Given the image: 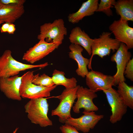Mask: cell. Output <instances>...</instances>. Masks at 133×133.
I'll list each match as a JSON object with an SVG mask.
<instances>
[{"label": "cell", "instance_id": "19", "mask_svg": "<svg viewBox=\"0 0 133 133\" xmlns=\"http://www.w3.org/2000/svg\"><path fill=\"white\" fill-rule=\"evenodd\" d=\"M114 7L120 19L128 21H133V0H118L116 1Z\"/></svg>", "mask_w": 133, "mask_h": 133}, {"label": "cell", "instance_id": "4", "mask_svg": "<svg viewBox=\"0 0 133 133\" xmlns=\"http://www.w3.org/2000/svg\"><path fill=\"white\" fill-rule=\"evenodd\" d=\"M112 33L103 32L98 38L93 39L91 46V56L89 59V69H91V61L93 56L97 55L101 58L109 55L111 50L115 52L118 49L120 42L111 37Z\"/></svg>", "mask_w": 133, "mask_h": 133}, {"label": "cell", "instance_id": "16", "mask_svg": "<svg viewBox=\"0 0 133 133\" xmlns=\"http://www.w3.org/2000/svg\"><path fill=\"white\" fill-rule=\"evenodd\" d=\"M98 1V0H88L83 2L77 11L68 15V21L73 24L77 23L84 17L93 15L97 10Z\"/></svg>", "mask_w": 133, "mask_h": 133}, {"label": "cell", "instance_id": "25", "mask_svg": "<svg viewBox=\"0 0 133 133\" xmlns=\"http://www.w3.org/2000/svg\"><path fill=\"white\" fill-rule=\"evenodd\" d=\"M25 1V0H0V3L2 5H23Z\"/></svg>", "mask_w": 133, "mask_h": 133}, {"label": "cell", "instance_id": "14", "mask_svg": "<svg viewBox=\"0 0 133 133\" xmlns=\"http://www.w3.org/2000/svg\"><path fill=\"white\" fill-rule=\"evenodd\" d=\"M22 76L18 75L9 77L0 78V89L8 99L20 101L19 93Z\"/></svg>", "mask_w": 133, "mask_h": 133}, {"label": "cell", "instance_id": "24", "mask_svg": "<svg viewBox=\"0 0 133 133\" xmlns=\"http://www.w3.org/2000/svg\"><path fill=\"white\" fill-rule=\"evenodd\" d=\"M127 78L133 81V58L130 59L128 62L125 68L124 75Z\"/></svg>", "mask_w": 133, "mask_h": 133}, {"label": "cell", "instance_id": "12", "mask_svg": "<svg viewBox=\"0 0 133 133\" xmlns=\"http://www.w3.org/2000/svg\"><path fill=\"white\" fill-rule=\"evenodd\" d=\"M109 29L118 41L125 44L128 49L133 48V28L128 21L120 19L115 20L110 25Z\"/></svg>", "mask_w": 133, "mask_h": 133}, {"label": "cell", "instance_id": "23", "mask_svg": "<svg viewBox=\"0 0 133 133\" xmlns=\"http://www.w3.org/2000/svg\"><path fill=\"white\" fill-rule=\"evenodd\" d=\"M115 0H101L99 3L97 12H102L108 17L113 15L111 8L114 7Z\"/></svg>", "mask_w": 133, "mask_h": 133}, {"label": "cell", "instance_id": "1", "mask_svg": "<svg viewBox=\"0 0 133 133\" xmlns=\"http://www.w3.org/2000/svg\"><path fill=\"white\" fill-rule=\"evenodd\" d=\"M49 107L47 99L45 98L30 99L24 106L25 112L31 122L44 127L52 125V121L48 116Z\"/></svg>", "mask_w": 133, "mask_h": 133}, {"label": "cell", "instance_id": "17", "mask_svg": "<svg viewBox=\"0 0 133 133\" xmlns=\"http://www.w3.org/2000/svg\"><path fill=\"white\" fill-rule=\"evenodd\" d=\"M71 44L79 45L83 47L89 55L91 54V46L93 39L79 27L72 29L69 37Z\"/></svg>", "mask_w": 133, "mask_h": 133}, {"label": "cell", "instance_id": "26", "mask_svg": "<svg viewBox=\"0 0 133 133\" xmlns=\"http://www.w3.org/2000/svg\"><path fill=\"white\" fill-rule=\"evenodd\" d=\"M60 129L62 133H80L73 126L66 124L60 126Z\"/></svg>", "mask_w": 133, "mask_h": 133}, {"label": "cell", "instance_id": "22", "mask_svg": "<svg viewBox=\"0 0 133 133\" xmlns=\"http://www.w3.org/2000/svg\"><path fill=\"white\" fill-rule=\"evenodd\" d=\"M31 82L36 85L47 87H51L55 85L52 77L45 73L40 76L39 74L33 75Z\"/></svg>", "mask_w": 133, "mask_h": 133}, {"label": "cell", "instance_id": "28", "mask_svg": "<svg viewBox=\"0 0 133 133\" xmlns=\"http://www.w3.org/2000/svg\"><path fill=\"white\" fill-rule=\"evenodd\" d=\"M15 25L13 23H10L7 32L9 34H13L16 30Z\"/></svg>", "mask_w": 133, "mask_h": 133}, {"label": "cell", "instance_id": "3", "mask_svg": "<svg viewBox=\"0 0 133 133\" xmlns=\"http://www.w3.org/2000/svg\"><path fill=\"white\" fill-rule=\"evenodd\" d=\"M33 71H28L22 76L19 93L21 98L30 99L45 98L50 96V92L57 85L50 87H44L35 84L31 81Z\"/></svg>", "mask_w": 133, "mask_h": 133}, {"label": "cell", "instance_id": "18", "mask_svg": "<svg viewBox=\"0 0 133 133\" xmlns=\"http://www.w3.org/2000/svg\"><path fill=\"white\" fill-rule=\"evenodd\" d=\"M24 12L23 5H2L0 7V21L13 23L21 17Z\"/></svg>", "mask_w": 133, "mask_h": 133}, {"label": "cell", "instance_id": "21", "mask_svg": "<svg viewBox=\"0 0 133 133\" xmlns=\"http://www.w3.org/2000/svg\"><path fill=\"white\" fill-rule=\"evenodd\" d=\"M64 72L55 69L53 71L52 77L54 85H62L64 86L66 89H70L76 87L77 81L76 78H66Z\"/></svg>", "mask_w": 133, "mask_h": 133}, {"label": "cell", "instance_id": "32", "mask_svg": "<svg viewBox=\"0 0 133 133\" xmlns=\"http://www.w3.org/2000/svg\"></svg>", "mask_w": 133, "mask_h": 133}, {"label": "cell", "instance_id": "9", "mask_svg": "<svg viewBox=\"0 0 133 133\" xmlns=\"http://www.w3.org/2000/svg\"><path fill=\"white\" fill-rule=\"evenodd\" d=\"M60 45L53 42H47L44 40H40L24 53L22 59L33 64L57 49Z\"/></svg>", "mask_w": 133, "mask_h": 133}, {"label": "cell", "instance_id": "15", "mask_svg": "<svg viewBox=\"0 0 133 133\" xmlns=\"http://www.w3.org/2000/svg\"><path fill=\"white\" fill-rule=\"evenodd\" d=\"M69 48L70 50L68 54L69 58L76 61L78 64L76 73L78 75L85 77L88 72L87 66L89 64V59L84 57L82 55L83 49L81 46L71 44Z\"/></svg>", "mask_w": 133, "mask_h": 133}, {"label": "cell", "instance_id": "6", "mask_svg": "<svg viewBox=\"0 0 133 133\" xmlns=\"http://www.w3.org/2000/svg\"><path fill=\"white\" fill-rule=\"evenodd\" d=\"M78 88L77 85L73 88L65 89L61 95L55 97L60 100V103L55 109L52 110L51 115L57 116L59 121L61 123H65L68 118L71 117V109L77 98Z\"/></svg>", "mask_w": 133, "mask_h": 133}, {"label": "cell", "instance_id": "10", "mask_svg": "<svg viewBox=\"0 0 133 133\" xmlns=\"http://www.w3.org/2000/svg\"><path fill=\"white\" fill-rule=\"evenodd\" d=\"M97 97L96 92L87 88L78 85L76 92L77 100L72 107L73 112L79 113L82 108L84 109V111L87 112L97 111L99 108L93 101V99Z\"/></svg>", "mask_w": 133, "mask_h": 133}, {"label": "cell", "instance_id": "31", "mask_svg": "<svg viewBox=\"0 0 133 133\" xmlns=\"http://www.w3.org/2000/svg\"><path fill=\"white\" fill-rule=\"evenodd\" d=\"M2 5L0 3V7Z\"/></svg>", "mask_w": 133, "mask_h": 133}, {"label": "cell", "instance_id": "8", "mask_svg": "<svg viewBox=\"0 0 133 133\" xmlns=\"http://www.w3.org/2000/svg\"><path fill=\"white\" fill-rule=\"evenodd\" d=\"M82 113L83 115L79 118H68L65 123L73 126L78 131L88 133L104 117L103 115L97 114L94 111H83Z\"/></svg>", "mask_w": 133, "mask_h": 133}, {"label": "cell", "instance_id": "30", "mask_svg": "<svg viewBox=\"0 0 133 133\" xmlns=\"http://www.w3.org/2000/svg\"><path fill=\"white\" fill-rule=\"evenodd\" d=\"M3 22V21H0V25Z\"/></svg>", "mask_w": 133, "mask_h": 133}, {"label": "cell", "instance_id": "20", "mask_svg": "<svg viewBox=\"0 0 133 133\" xmlns=\"http://www.w3.org/2000/svg\"><path fill=\"white\" fill-rule=\"evenodd\" d=\"M117 91L126 105L133 109V86L128 85L125 82H119Z\"/></svg>", "mask_w": 133, "mask_h": 133}, {"label": "cell", "instance_id": "13", "mask_svg": "<svg viewBox=\"0 0 133 133\" xmlns=\"http://www.w3.org/2000/svg\"><path fill=\"white\" fill-rule=\"evenodd\" d=\"M86 77V85L89 89L95 92L107 89L114 86L113 76L92 70L88 72Z\"/></svg>", "mask_w": 133, "mask_h": 133}, {"label": "cell", "instance_id": "7", "mask_svg": "<svg viewBox=\"0 0 133 133\" xmlns=\"http://www.w3.org/2000/svg\"><path fill=\"white\" fill-rule=\"evenodd\" d=\"M105 94L111 108L110 121L114 124L120 121L127 112V106L120 98L117 90L111 87L102 90Z\"/></svg>", "mask_w": 133, "mask_h": 133}, {"label": "cell", "instance_id": "2", "mask_svg": "<svg viewBox=\"0 0 133 133\" xmlns=\"http://www.w3.org/2000/svg\"><path fill=\"white\" fill-rule=\"evenodd\" d=\"M48 65V62L37 65L22 63L13 57L11 50H6L0 57V78L17 75L20 71L35 68H43Z\"/></svg>", "mask_w": 133, "mask_h": 133}, {"label": "cell", "instance_id": "29", "mask_svg": "<svg viewBox=\"0 0 133 133\" xmlns=\"http://www.w3.org/2000/svg\"><path fill=\"white\" fill-rule=\"evenodd\" d=\"M18 129V128H17L15 130L13 131V133H16Z\"/></svg>", "mask_w": 133, "mask_h": 133}, {"label": "cell", "instance_id": "11", "mask_svg": "<svg viewBox=\"0 0 133 133\" xmlns=\"http://www.w3.org/2000/svg\"><path fill=\"white\" fill-rule=\"evenodd\" d=\"M128 50L126 45L121 42L116 52L111 57V61L116 62L117 69L116 74L113 76L114 86L118 85L119 82L125 81L124 72L126 66L132 56L131 53L128 51Z\"/></svg>", "mask_w": 133, "mask_h": 133}, {"label": "cell", "instance_id": "5", "mask_svg": "<svg viewBox=\"0 0 133 133\" xmlns=\"http://www.w3.org/2000/svg\"><path fill=\"white\" fill-rule=\"evenodd\" d=\"M67 34L64 20L59 18L52 23H46L41 25L37 38L39 40H44L48 43L53 42L60 45Z\"/></svg>", "mask_w": 133, "mask_h": 133}, {"label": "cell", "instance_id": "27", "mask_svg": "<svg viewBox=\"0 0 133 133\" xmlns=\"http://www.w3.org/2000/svg\"><path fill=\"white\" fill-rule=\"evenodd\" d=\"M10 23L8 22H5L0 27V31L1 33L7 32L10 24Z\"/></svg>", "mask_w": 133, "mask_h": 133}]
</instances>
